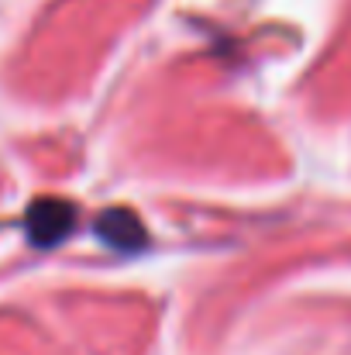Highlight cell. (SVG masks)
Segmentation results:
<instances>
[{
  "label": "cell",
  "instance_id": "6da1fadb",
  "mask_svg": "<svg viewBox=\"0 0 351 355\" xmlns=\"http://www.w3.org/2000/svg\"><path fill=\"white\" fill-rule=\"evenodd\" d=\"M24 228L28 238L42 248H52L59 241L73 235L76 228V207L69 200H59V197H42L28 207V218H24Z\"/></svg>",
  "mask_w": 351,
  "mask_h": 355
},
{
  "label": "cell",
  "instance_id": "7a4b0ae2",
  "mask_svg": "<svg viewBox=\"0 0 351 355\" xmlns=\"http://www.w3.org/2000/svg\"><path fill=\"white\" fill-rule=\"evenodd\" d=\"M97 238L104 245H111L114 252H124V255H134V252H141L148 245L145 221L131 207H107L97 218Z\"/></svg>",
  "mask_w": 351,
  "mask_h": 355
}]
</instances>
